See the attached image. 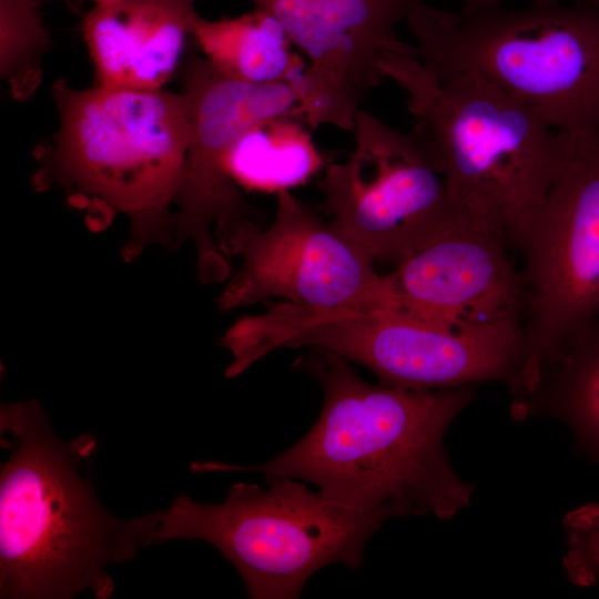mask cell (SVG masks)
Here are the masks:
<instances>
[{
  "instance_id": "cell-1",
  "label": "cell",
  "mask_w": 599,
  "mask_h": 599,
  "mask_svg": "<svg viewBox=\"0 0 599 599\" xmlns=\"http://www.w3.org/2000/svg\"><path fill=\"white\" fill-rule=\"evenodd\" d=\"M296 366L323 389L322 409L308 433L264 464L193 461L191 471H252L267 483H312L329 501L382 522L424 515L449 519L470 505L474 487L453 468L444 438L478 385H374L349 361L322 349Z\"/></svg>"
},
{
  "instance_id": "cell-2",
  "label": "cell",
  "mask_w": 599,
  "mask_h": 599,
  "mask_svg": "<svg viewBox=\"0 0 599 599\" xmlns=\"http://www.w3.org/2000/svg\"><path fill=\"white\" fill-rule=\"evenodd\" d=\"M0 598H110L114 564L158 542L161 510L119 518L100 501L89 468L93 434L57 436L37 399L0 405Z\"/></svg>"
},
{
  "instance_id": "cell-3",
  "label": "cell",
  "mask_w": 599,
  "mask_h": 599,
  "mask_svg": "<svg viewBox=\"0 0 599 599\" xmlns=\"http://www.w3.org/2000/svg\"><path fill=\"white\" fill-rule=\"evenodd\" d=\"M379 69L405 92L414 131L437 159L463 221L510 245L556 176L571 133L476 73L438 80L413 44L386 51Z\"/></svg>"
},
{
  "instance_id": "cell-4",
  "label": "cell",
  "mask_w": 599,
  "mask_h": 599,
  "mask_svg": "<svg viewBox=\"0 0 599 599\" xmlns=\"http://www.w3.org/2000/svg\"><path fill=\"white\" fill-rule=\"evenodd\" d=\"M415 54L438 79L473 72L559 132L599 131V4L531 0L521 8L416 7Z\"/></svg>"
},
{
  "instance_id": "cell-5",
  "label": "cell",
  "mask_w": 599,
  "mask_h": 599,
  "mask_svg": "<svg viewBox=\"0 0 599 599\" xmlns=\"http://www.w3.org/2000/svg\"><path fill=\"white\" fill-rule=\"evenodd\" d=\"M59 129L47 155L54 179L108 204L130 221L124 255L167 243L189 144L182 93L52 87Z\"/></svg>"
},
{
  "instance_id": "cell-6",
  "label": "cell",
  "mask_w": 599,
  "mask_h": 599,
  "mask_svg": "<svg viewBox=\"0 0 599 599\" xmlns=\"http://www.w3.org/2000/svg\"><path fill=\"white\" fill-rule=\"evenodd\" d=\"M234 484L221 504L177 495L161 510L158 542L200 540L238 571L250 599H297L332 564L358 569L382 521L346 509L298 479Z\"/></svg>"
},
{
  "instance_id": "cell-7",
  "label": "cell",
  "mask_w": 599,
  "mask_h": 599,
  "mask_svg": "<svg viewBox=\"0 0 599 599\" xmlns=\"http://www.w3.org/2000/svg\"><path fill=\"white\" fill-rule=\"evenodd\" d=\"M510 247L525 288L524 362L509 389L519 402L555 349L599 317V131L571 133L556 176Z\"/></svg>"
},
{
  "instance_id": "cell-8",
  "label": "cell",
  "mask_w": 599,
  "mask_h": 599,
  "mask_svg": "<svg viewBox=\"0 0 599 599\" xmlns=\"http://www.w3.org/2000/svg\"><path fill=\"white\" fill-rule=\"evenodd\" d=\"M349 156L325 169L319 187L332 221L374 261L398 264L465 223L432 150L370 112L355 116Z\"/></svg>"
},
{
  "instance_id": "cell-9",
  "label": "cell",
  "mask_w": 599,
  "mask_h": 599,
  "mask_svg": "<svg viewBox=\"0 0 599 599\" xmlns=\"http://www.w3.org/2000/svg\"><path fill=\"white\" fill-rule=\"evenodd\" d=\"M183 58L180 93L187 104L189 144L174 202V246L192 241L199 280L216 283L226 280L232 267L215 236L254 214L230 175V149L261 120L304 118L300 98L288 84L225 77L200 55L194 42Z\"/></svg>"
},
{
  "instance_id": "cell-10",
  "label": "cell",
  "mask_w": 599,
  "mask_h": 599,
  "mask_svg": "<svg viewBox=\"0 0 599 599\" xmlns=\"http://www.w3.org/2000/svg\"><path fill=\"white\" fill-rule=\"evenodd\" d=\"M241 260L219 296L221 309L280 300L314 307H396L387 274L332 220L326 222L290 190L276 193L272 224L242 221L217 238Z\"/></svg>"
},
{
  "instance_id": "cell-11",
  "label": "cell",
  "mask_w": 599,
  "mask_h": 599,
  "mask_svg": "<svg viewBox=\"0 0 599 599\" xmlns=\"http://www.w3.org/2000/svg\"><path fill=\"white\" fill-rule=\"evenodd\" d=\"M328 348L370 369L379 384L440 389L498 380L516 384L525 352L522 323L450 327L396 307L347 308L331 321Z\"/></svg>"
},
{
  "instance_id": "cell-12",
  "label": "cell",
  "mask_w": 599,
  "mask_h": 599,
  "mask_svg": "<svg viewBox=\"0 0 599 599\" xmlns=\"http://www.w3.org/2000/svg\"><path fill=\"white\" fill-rule=\"evenodd\" d=\"M272 13L307 63L309 128L353 131L361 102L385 80L382 55L403 47L397 27L426 0H250Z\"/></svg>"
},
{
  "instance_id": "cell-13",
  "label": "cell",
  "mask_w": 599,
  "mask_h": 599,
  "mask_svg": "<svg viewBox=\"0 0 599 599\" xmlns=\"http://www.w3.org/2000/svg\"><path fill=\"white\" fill-rule=\"evenodd\" d=\"M511 252L501 235L463 223L387 274L396 308L450 327L522 323L525 288Z\"/></svg>"
},
{
  "instance_id": "cell-14",
  "label": "cell",
  "mask_w": 599,
  "mask_h": 599,
  "mask_svg": "<svg viewBox=\"0 0 599 599\" xmlns=\"http://www.w3.org/2000/svg\"><path fill=\"white\" fill-rule=\"evenodd\" d=\"M200 0H112L94 4L81 31L95 84L162 90L184 57Z\"/></svg>"
},
{
  "instance_id": "cell-15",
  "label": "cell",
  "mask_w": 599,
  "mask_h": 599,
  "mask_svg": "<svg viewBox=\"0 0 599 599\" xmlns=\"http://www.w3.org/2000/svg\"><path fill=\"white\" fill-rule=\"evenodd\" d=\"M191 39L223 75L256 84H288L303 106L308 91L307 63L268 11L254 7L237 17H200Z\"/></svg>"
},
{
  "instance_id": "cell-16",
  "label": "cell",
  "mask_w": 599,
  "mask_h": 599,
  "mask_svg": "<svg viewBox=\"0 0 599 599\" xmlns=\"http://www.w3.org/2000/svg\"><path fill=\"white\" fill-rule=\"evenodd\" d=\"M515 419L548 416L565 424L599 461V317L567 337L542 365Z\"/></svg>"
},
{
  "instance_id": "cell-17",
  "label": "cell",
  "mask_w": 599,
  "mask_h": 599,
  "mask_svg": "<svg viewBox=\"0 0 599 599\" xmlns=\"http://www.w3.org/2000/svg\"><path fill=\"white\" fill-rule=\"evenodd\" d=\"M298 120L267 118L237 138L227 154V169L237 185L277 193L305 183L324 167L323 154Z\"/></svg>"
},
{
  "instance_id": "cell-18",
  "label": "cell",
  "mask_w": 599,
  "mask_h": 599,
  "mask_svg": "<svg viewBox=\"0 0 599 599\" xmlns=\"http://www.w3.org/2000/svg\"><path fill=\"white\" fill-rule=\"evenodd\" d=\"M49 43L39 0H0L1 78L19 99H26L38 87Z\"/></svg>"
},
{
  "instance_id": "cell-19",
  "label": "cell",
  "mask_w": 599,
  "mask_h": 599,
  "mask_svg": "<svg viewBox=\"0 0 599 599\" xmlns=\"http://www.w3.org/2000/svg\"><path fill=\"white\" fill-rule=\"evenodd\" d=\"M567 552L565 569L580 587L593 586L599 579V512L582 508L565 519Z\"/></svg>"
},
{
  "instance_id": "cell-20",
  "label": "cell",
  "mask_w": 599,
  "mask_h": 599,
  "mask_svg": "<svg viewBox=\"0 0 599 599\" xmlns=\"http://www.w3.org/2000/svg\"><path fill=\"white\" fill-rule=\"evenodd\" d=\"M506 0H463L464 9H487L500 6ZM593 4H599V0H580Z\"/></svg>"
},
{
  "instance_id": "cell-21",
  "label": "cell",
  "mask_w": 599,
  "mask_h": 599,
  "mask_svg": "<svg viewBox=\"0 0 599 599\" xmlns=\"http://www.w3.org/2000/svg\"><path fill=\"white\" fill-rule=\"evenodd\" d=\"M91 1H93L94 4H99V3H104V2L112 1V0H91Z\"/></svg>"
}]
</instances>
